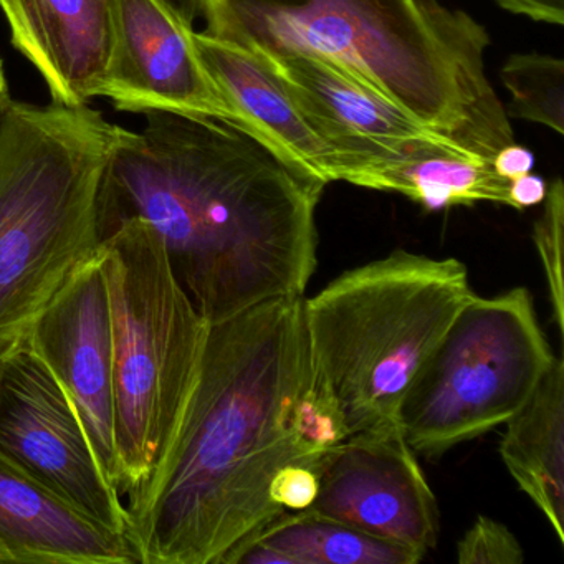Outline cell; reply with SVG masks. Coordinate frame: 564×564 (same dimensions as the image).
Instances as JSON below:
<instances>
[{"instance_id":"cell-19","label":"cell","mask_w":564,"mask_h":564,"mask_svg":"<svg viewBox=\"0 0 564 564\" xmlns=\"http://www.w3.org/2000/svg\"><path fill=\"white\" fill-rule=\"evenodd\" d=\"M510 115L564 134V62L551 55H513L501 68Z\"/></svg>"},{"instance_id":"cell-8","label":"cell","mask_w":564,"mask_h":564,"mask_svg":"<svg viewBox=\"0 0 564 564\" xmlns=\"http://www.w3.org/2000/svg\"><path fill=\"white\" fill-rule=\"evenodd\" d=\"M0 451L78 510L130 540V517L65 389L28 346L0 379ZM131 543V541H130Z\"/></svg>"},{"instance_id":"cell-6","label":"cell","mask_w":564,"mask_h":564,"mask_svg":"<svg viewBox=\"0 0 564 564\" xmlns=\"http://www.w3.org/2000/svg\"><path fill=\"white\" fill-rule=\"evenodd\" d=\"M98 259L110 303L118 488L131 498L173 444L209 323L174 275L160 237L141 220L105 230Z\"/></svg>"},{"instance_id":"cell-7","label":"cell","mask_w":564,"mask_h":564,"mask_svg":"<svg viewBox=\"0 0 564 564\" xmlns=\"http://www.w3.org/2000/svg\"><path fill=\"white\" fill-rule=\"evenodd\" d=\"M554 358L528 289L471 296L402 401L405 442L434 458L507 424Z\"/></svg>"},{"instance_id":"cell-13","label":"cell","mask_w":564,"mask_h":564,"mask_svg":"<svg viewBox=\"0 0 564 564\" xmlns=\"http://www.w3.org/2000/svg\"><path fill=\"white\" fill-rule=\"evenodd\" d=\"M133 564L130 540L0 451V564Z\"/></svg>"},{"instance_id":"cell-1","label":"cell","mask_w":564,"mask_h":564,"mask_svg":"<svg viewBox=\"0 0 564 564\" xmlns=\"http://www.w3.org/2000/svg\"><path fill=\"white\" fill-rule=\"evenodd\" d=\"M348 437L313 382L303 296L209 323L199 371L170 451L127 500L140 564H220L285 513L270 497L282 468Z\"/></svg>"},{"instance_id":"cell-2","label":"cell","mask_w":564,"mask_h":564,"mask_svg":"<svg viewBox=\"0 0 564 564\" xmlns=\"http://www.w3.org/2000/svg\"><path fill=\"white\" fill-rule=\"evenodd\" d=\"M144 117L141 131L117 127L101 181V236L121 220L150 226L207 323L305 295L326 184L239 121Z\"/></svg>"},{"instance_id":"cell-25","label":"cell","mask_w":564,"mask_h":564,"mask_svg":"<svg viewBox=\"0 0 564 564\" xmlns=\"http://www.w3.org/2000/svg\"><path fill=\"white\" fill-rule=\"evenodd\" d=\"M184 24L194 29V22L204 18V0H161Z\"/></svg>"},{"instance_id":"cell-28","label":"cell","mask_w":564,"mask_h":564,"mask_svg":"<svg viewBox=\"0 0 564 564\" xmlns=\"http://www.w3.org/2000/svg\"><path fill=\"white\" fill-rule=\"evenodd\" d=\"M9 100H11L9 94L0 95V117H2V111H4L6 105H8Z\"/></svg>"},{"instance_id":"cell-18","label":"cell","mask_w":564,"mask_h":564,"mask_svg":"<svg viewBox=\"0 0 564 564\" xmlns=\"http://www.w3.org/2000/svg\"><path fill=\"white\" fill-rule=\"evenodd\" d=\"M249 540L272 547L285 564H415L424 557L312 508L285 511Z\"/></svg>"},{"instance_id":"cell-10","label":"cell","mask_w":564,"mask_h":564,"mask_svg":"<svg viewBox=\"0 0 564 564\" xmlns=\"http://www.w3.org/2000/svg\"><path fill=\"white\" fill-rule=\"evenodd\" d=\"M25 346L67 392L101 468L118 488L110 303L98 253L45 306Z\"/></svg>"},{"instance_id":"cell-29","label":"cell","mask_w":564,"mask_h":564,"mask_svg":"<svg viewBox=\"0 0 564 564\" xmlns=\"http://www.w3.org/2000/svg\"><path fill=\"white\" fill-rule=\"evenodd\" d=\"M6 361H0V379H2V372H4Z\"/></svg>"},{"instance_id":"cell-4","label":"cell","mask_w":564,"mask_h":564,"mask_svg":"<svg viewBox=\"0 0 564 564\" xmlns=\"http://www.w3.org/2000/svg\"><path fill=\"white\" fill-rule=\"evenodd\" d=\"M117 124L84 107L9 100L0 117V361L100 249V189Z\"/></svg>"},{"instance_id":"cell-11","label":"cell","mask_w":564,"mask_h":564,"mask_svg":"<svg viewBox=\"0 0 564 564\" xmlns=\"http://www.w3.org/2000/svg\"><path fill=\"white\" fill-rule=\"evenodd\" d=\"M100 98L127 113L239 121L200 61L194 29L161 0H115L113 44Z\"/></svg>"},{"instance_id":"cell-12","label":"cell","mask_w":564,"mask_h":564,"mask_svg":"<svg viewBox=\"0 0 564 564\" xmlns=\"http://www.w3.org/2000/svg\"><path fill=\"white\" fill-rule=\"evenodd\" d=\"M259 55L335 153L338 181L352 184L369 167L419 143L447 140L333 62L308 55Z\"/></svg>"},{"instance_id":"cell-27","label":"cell","mask_w":564,"mask_h":564,"mask_svg":"<svg viewBox=\"0 0 564 564\" xmlns=\"http://www.w3.org/2000/svg\"><path fill=\"white\" fill-rule=\"evenodd\" d=\"M9 94L8 80H6L4 62L0 61V95Z\"/></svg>"},{"instance_id":"cell-20","label":"cell","mask_w":564,"mask_h":564,"mask_svg":"<svg viewBox=\"0 0 564 564\" xmlns=\"http://www.w3.org/2000/svg\"><path fill=\"white\" fill-rule=\"evenodd\" d=\"M564 186L556 180L543 200V213L534 224L533 240L543 263L550 290L553 319L560 333L564 326L563 293Z\"/></svg>"},{"instance_id":"cell-21","label":"cell","mask_w":564,"mask_h":564,"mask_svg":"<svg viewBox=\"0 0 564 564\" xmlns=\"http://www.w3.org/2000/svg\"><path fill=\"white\" fill-rule=\"evenodd\" d=\"M457 561L460 564H521L524 551L503 523L481 514L458 541Z\"/></svg>"},{"instance_id":"cell-22","label":"cell","mask_w":564,"mask_h":564,"mask_svg":"<svg viewBox=\"0 0 564 564\" xmlns=\"http://www.w3.org/2000/svg\"><path fill=\"white\" fill-rule=\"evenodd\" d=\"M319 477L315 468L292 464L282 468L270 487V497L285 511L312 507L318 495Z\"/></svg>"},{"instance_id":"cell-17","label":"cell","mask_w":564,"mask_h":564,"mask_svg":"<svg viewBox=\"0 0 564 564\" xmlns=\"http://www.w3.org/2000/svg\"><path fill=\"white\" fill-rule=\"evenodd\" d=\"M352 184L402 194L431 213L477 203L510 207V181L495 173L490 160L448 140L419 143L369 167Z\"/></svg>"},{"instance_id":"cell-14","label":"cell","mask_w":564,"mask_h":564,"mask_svg":"<svg viewBox=\"0 0 564 564\" xmlns=\"http://www.w3.org/2000/svg\"><path fill=\"white\" fill-rule=\"evenodd\" d=\"M12 45L41 72L54 104L100 98L113 44L115 0H0Z\"/></svg>"},{"instance_id":"cell-9","label":"cell","mask_w":564,"mask_h":564,"mask_svg":"<svg viewBox=\"0 0 564 564\" xmlns=\"http://www.w3.org/2000/svg\"><path fill=\"white\" fill-rule=\"evenodd\" d=\"M318 477L312 510L422 556L437 544V500L401 429L349 435Z\"/></svg>"},{"instance_id":"cell-16","label":"cell","mask_w":564,"mask_h":564,"mask_svg":"<svg viewBox=\"0 0 564 564\" xmlns=\"http://www.w3.org/2000/svg\"><path fill=\"white\" fill-rule=\"evenodd\" d=\"M505 425L501 458L564 544L563 358H554L533 395Z\"/></svg>"},{"instance_id":"cell-23","label":"cell","mask_w":564,"mask_h":564,"mask_svg":"<svg viewBox=\"0 0 564 564\" xmlns=\"http://www.w3.org/2000/svg\"><path fill=\"white\" fill-rule=\"evenodd\" d=\"M491 166H494L495 173L503 177L505 181H513L531 173L534 166V156L527 148L511 143L495 154Z\"/></svg>"},{"instance_id":"cell-3","label":"cell","mask_w":564,"mask_h":564,"mask_svg":"<svg viewBox=\"0 0 564 564\" xmlns=\"http://www.w3.org/2000/svg\"><path fill=\"white\" fill-rule=\"evenodd\" d=\"M204 32L257 54L333 62L485 160L514 143L485 75L487 32L438 0H229Z\"/></svg>"},{"instance_id":"cell-5","label":"cell","mask_w":564,"mask_h":564,"mask_svg":"<svg viewBox=\"0 0 564 564\" xmlns=\"http://www.w3.org/2000/svg\"><path fill=\"white\" fill-rule=\"evenodd\" d=\"M474 295L460 260L394 250L303 296L313 382L348 437L401 429L412 381Z\"/></svg>"},{"instance_id":"cell-26","label":"cell","mask_w":564,"mask_h":564,"mask_svg":"<svg viewBox=\"0 0 564 564\" xmlns=\"http://www.w3.org/2000/svg\"><path fill=\"white\" fill-rule=\"evenodd\" d=\"M227 2L229 0H204V19H206V22L213 21L223 11Z\"/></svg>"},{"instance_id":"cell-24","label":"cell","mask_w":564,"mask_h":564,"mask_svg":"<svg viewBox=\"0 0 564 564\" xmlns=\"http://www.w3.org/2000/svg\"><path fill=\"white\" fill-rule=\"evenodd\" d=\"M547 186L543 177L528 173L524 176L510 181V207L517 210L543 204Z\"/></svg>"},{"instance_id":"cell-15","label":"cell","mask_w":564,"mask_h":564,"mask_svg":"<svg viewBox=\"0 0 564 564\" xmlns=\"http://www.w3.org/2000/svg\"><path fill=\"white\" fill-rule=\"evenodd\" d=\"M204 67L240 123L328 186L338 181V160L310 127L280 78L256 52L237 42L194 31Z\"/></svg>"}]
</instances>
